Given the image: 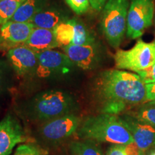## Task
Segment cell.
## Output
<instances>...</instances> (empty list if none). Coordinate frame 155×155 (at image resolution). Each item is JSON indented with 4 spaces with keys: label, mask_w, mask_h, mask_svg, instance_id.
Wrapping results in <instances>:
<instances>
[{
    "label": "cell",
    "mask_w": 155,
    "mask_h": 155,
    "mask_svg": "<svg viewBox=\"0 0 155 155\" xmlns=\"http://www.w3.org/2000/svg\"><path fill=\"white\" fill-rule=\"evenodd\" d=\"M96 91L102 104L117 102L134 106L147 102L145 83L140 75L119 69L101 73L96 81Z\"/></svg>",
    "instance_id": "cell-1"
},
{
    "label": "cell",
    "mask_w": 155,
    "mask_h": 155,
    "mask_svg": "<svg viewBox=\"0 0 155 155\" xmlns=\"http://www.w3.org/2000/svg\"><path fill=\"white\" fill-rule=\"evenodd\" d=\"M78 132L84 140L120 145L134 141L130 131L116 115L101 114L88 117L81 123Z\"/></svg>",
    "instance_id": "cell-2"
},
{
    "label": "cell",
    "mask_w": 155,
    "mask_h": 155,
    "mask_svg": "<svg viewBox=\"0 0 155 155\" xmlns=\"http://www.w3.org/2000/svg\"><path fill=\"white\" fill-rule=\"evenodd\" d=\"M129 0H108L102 9L101 25L110 45L118 48L127 33Z\"/></svg>",
    "instance_id": "cell-3"
},
{
    "label": "cell",
    "mask_w": 155,
    "mask_h": 155,
    "mask_svg": "<svg viewBox=\"0 0 155 155\" xmlns=\"http://www.w3.org/2000/svg\"><path fill=\"white\" fill-rule=\"evenodd\" d=\"M75 104L73 97L66 92L51 90L39 94L32 102V114L42 121L55 119L73 114Z\"/></svg>",
    "instance_id": "cell-4"
},
{
    "label": "cell",
    "mask_w": 155,
    "mask_h": 155,
    "mask_svg": "<svg viewBox=\"0 0 155 155\" xmlns=\"http://www.w3.org/2000/svg\"><path fill=\"white\" fill-rule=\"evenodd\" d=\"M116 68L138 73L155 63V40L147 42L139 40L129 50H118L114 55Z\"/></svg>",
    "instance_id": "cell-5"
},
{
    "label": "cell",
    "mask_w": 155,
    "mask_h": 155,
    "mask_svg": "<svg viewBox=\"0 0 155 155\" xmlns=\"http://www.w3.org/2000/svg\"><path fill=\"white\" fill-rule=\"evenodd\" d=\"M154 17L153 0H131L127 15V35L137 39L152 26Z\"/></svg>",
    "instance_id": "cell-6"
},
{
    "label": "cell",
    "mask_w": 155,
    "mask_h": 155,
    "mask_svg": "<svg viewBox=\"0 0 155 155\" xmlns=\"http://www.w3.org/2000/svg\"><path fill=\"white\" fill-rule=\"evenodd\" d=\"M81 123L79 116L66 114L46 121L40 129V134L48 141H60L76 132Z\"/></svg>",
    "instance_id": "cell-7"
},
{
    "label": "cell",
    "mask_w": 155,
    "mask_h": 155,
    "mask_svg": "<svg viewBox=\"0 0 155 155\" xmlns=\"http://www.w3.org/2000/svg\"><path fill=\"white\" fill-rule=\"evenodd\" d=\"M38 59L36 73L40 78H48L57 74H65L73 63L65 53L53 50L37 53Z\"/></svg>",
    "instance_id": "cell-8"
},
{
    "label": "cell",
    "mask_w": 155,
    "mask_h": 155,
    "mask_svg": "<svg viewBox=\"0 0 155 155\" xmlns=\"http://www.w3.org/2000/svg\"><path fill=\"white\" fill-rule=\"evenodd\" d=\"M32 141L17 118L12 114H7L0 121V155H9L17 144Z\"/></svg>",
    "instance_id": "cell-9"
},
{
    "label": "cell",
    "mask_w": 155,
    "mask_h": 155,
    "mask_svg": "<svg viewBox=\"0 0 155 155\" xmlns=\"http://www.w3.org/2000/svg\"><path fill=\"white\" fill-rule=\"evenodd\" d=\"M63 50L73 65L85 71L94 69L101 59L100 49L96 42L83 45H70L64 48Z\"/></svg>",
    "instance_id": "cell-10"
},
{
    "label": "cell",
    "mask_w": 155,
    "mask_h": 155,
    "mask_svg": "<svg viewBox=\"0 0 155 155\" xmlns=\"http://www.w3.org/2000/svg\"><path fill=\"white\" fill-rule=\"evenodd\" d=\"M34 28L30 22H6L0 28V50H9L22 45Z\"/></svg>",
    "instance_id": "cell-11"
},
{
    "label": "cell",
    "mask_w": 155,
    "mask_h": 155,
    "mask_svg": "<svg viewBox=\"0 0 155 155\" xmlns=\"http://www.w3.org/2000/svg\"><path fill=\"white\" fill-rule=\"evenodd\" d=\"M7 58L17 74L20 76L35 72L38 64L37 53L25 45L8 50Z\"/></svg>",
    "instance_id": "cell-12"
},
{
    "label": "cell",
    "mask_w": 155,
    "mask_h": 155,
    "mask_svg": "<svg viewBox=\"0 0 155 155\" xmlns=\"http://www.w3.org/2000/svg\"><path fill=\"white\" fill-rule=\"evenodd\" d=\"M132 135L134 141L139 148L147 151L155 147V127L129 116L119 117Z\"/></svg>",
    "instance_id": "cell-13"
},
{
    "label": "cell",
    "mask_w": 155,
    "mask_h": 155,
    "mask_svg": "<svg viewBox=\"0 0 155 155\" xmlns=\"http://www.w3.org/2000/svg\"><path fill=\"white\" fill-rule=\"evenodd\" d=\"M65 12L57 7H44L30 19L28 22L35 28L53 30L60 23L68 20Z\"/></svg>",
    "instance_id": "cell-14"
},
{
    "label": "cell",
    "mask_w": 155,
    "mask_h": 155,
    "mask_svg": "<svg viewBox=\"0 0 155 155\" xmlns=\"http://www.w3.org/2000/svg\"><path fill=\"white\" fill-rule=\"evenodd\" d=\"M22 45H25L36 53L58 48L53 30L35 28L28 40Z\"/></svg>",
    "instance_id": "cell-15"
},
{
    "label": "cell",
    "mask_w": 155,
    "mask_h": 155,
    "mask_svg": "<svg viewBox=\"0 0 155 155\" xmlns=\"http://www.w3.org/2000/svg\"><path fill=\"white\" fill-rule=\"evenodd\" d=\"M46 1L47 0H25L10 21L28 22L35 15L46 7Z\"/></svg>",
    "instance_id": "cell-16"
},
{
    "label": "cell",
    "mask_w": 155,
    "mask_h": 155,
    "mask_svg": "<svg viewBox=\"0 0 155 155\" xmlns=\"http://www.w3.org/2000/svg\"><path fill=\"white\" fill-rule=\"evenodd\" d=\"M58 47L63 48L71 45L74 36V19L60 23L53 29Z\"/></svg>",
    "instance_id": "cell-17"
},
{
    "label": "cell",
    "mask_w": 155,
    "mask_h": 155,
    "mask_svg": "<svg viewBox=\"0 0 155 155\" xmlns=\"http://www.w3.org/2000/svg\"><path fill=\"white\" fill-rule=\"evenodd\" d=\"M72 155H102L101 151L94 141H75L71 144Z\"/></svg>",
    "instance_id": "cell-18"
},
{
    "label": "cell",
    "mask_w": 155,
    "mask_h": 155,
    "mask_svg": "<svg viewBox=\"0 0 155 155\" xmlns=\"http://www.w3.org/2000/svg\"><path fill=\"white\" fill-rule=\"evenodd\" d=\"M94 42H96V39L86 25L74 19V36L71 45H83Z\"/></svg>",
    "instance_id": "cell-19"
},
{
    "label": "cell",
    "mask_w": 155,
    "mask_h": 155,
    "mask_svg": "<svg viewBox=\"0 0 155 155\" xmlns=\"http://www.w3.org/2000/svg\"><path fill=\"white\" fill-rule=\"evenodd\" d=\"M25 0H2L0 1V25L9 22Z\"/></svg>",
    "instance_id": "cell-20"
},
{
    "label": "cell",
    "mask_w": 155,
    "mask_h": 155,
    "mask_svg": "<svg viewBox=\"0 0 155 155\" xmlns=\"http://www.w3.org/2000/svg\"><path fill=\"white\" fill-rule=\"evenodd\" d=\"M133 117L155 127V102H148L141 106Z\"/></svg>",
    "instance_id": "cell-21"
},
{
    "label": "cell",
    "mask_w": 155,
    "mask_h": 155,
    "mask_svg": "<svg viewBox=\"0 0 155 155\" xmlns=\"http://www.w3.org/2000/svg\"><path fill=\"white\" fill-rule=\"evenodd\" d=\"M48 151L32 142L19 145L15 152V155H48Z\"/></svg>",
    "instance_id": "cell-22"
},
{
    "label": "cell",
    "mask_w": 155,
    "mask_h": 155,
    "mask_svg": "<svg viewBox=\"0 0 155 155\" xmlns=\"http://www.w3.org/2000/svg\"><path fill=\"white\" fill-rule=\"evenodd\" d=\"M69 7L77 15L86 12L91 7L90 0H65Z\"/></svg>",
    "instance_id": "cell-23"
},
{
    "label": "cell",
    "mask_w": 155,
    "mask_h": 155,
    "mask_svg": "<svg viewBox=\"0 0 155 155\" xmlns=\"http://www.w3.org/2000/svg\"><path fill=\"white\" fill-rule=\"evenodd\" d=\"M140 75L145 84L155 82V63L152 66L137 73Z\"/></svg>",
    "instance_id": "cell-24"
},
{
    "label": "cell",
    "mask_w": 155,
    "mask_h": 155,
    "mask_svg": "<svg viewBox=\"0 0 155 155\" xmlns=\"http://www.w3.org/2000/svg\"><path fill=\"white\" fill-rule=\"evenodd\" d=\"M126 155H145L146 151H144L137 146L134 141L124 146Z\"/></svg>",
    "instance_id": "cell-25"
},
{
    "label": "cell",
    "mask_w": 155,
    "mask_h": 155,
    "mask_svg": "<svg viewBox=\"0 0 155 155\" xmlns=\"http://www.w3.org/2000/svg\"><path fill=\"white\" fill-rule=\"evenodd\" d=\"M146 99L147 102H155V82L146 83Z\"/></svg>",
    "instance_id": "cell-26"
},
{
    "label": "cell",
    "mask_w": 155,
    "mask_h": 155,
    "mask_svg": "<svg viewBox=\"0 0 155 155\" xmlns=\"http://www.w3.org/2000/svg\"><path fill=\"white\" fill-rule=\"evenodd\" d=\"M124 146V145L113 144L108 149L106 155H126Z\"/></svg>",
    "instance_id": "cell-27"
},
{
    "label": "cell",
    "mask_w": 155,
    "mask_h": 155,
    "mask_svg": "<svg viewBox=\"0 0 155 155\" xmlns=\"http://www.w3.org/2000/svg\"><path fill=\"white\" fill-rule=\"evenodd\" d=\"M108 0H90L91 7L97 12L102 10Z\"/></svg>",
    "instance_id": "cell-28"
},
{
    "label": "cell",
    "mask_w": 155,
    "mask_h": 155,
    "mask_svg": "<svg viewBox=\"0 0 155 155\" xmlns=\"http://www.w3.org/2000/svg\"><path fill=\"white\" fill-rule=\"evenodd\" d=\"M2 77L1 73H0V89L2 88Z\"/></svg>",
    "instance_id": "cell-29"
},
{
    "label": "cell",
    "mask_w": 155,
    "mask_h": 155,
    "mask_svg": "<svg viewBox=\"0 0 155 155\" xmlns=\"http://www.w3.org/2000/svg\"><path fill=\"white\" fill-rule=\"evenodd\" d=\"M150 155H155V150H153L152 152L150 153Z\"/></svg>",
    "instance_id": "cell-30"
},
{
    "label": "cell",
    "mask_w": 155,
    "mask_h": 155,
    "mask_svg": "<svg viewBox=\"0 0 155 155\" xmlns=\"http://www.w3.org/2000/svg\"><path fill=\"white\" fill-rule=\"evenodd\" d=\"M154 25H155V15H154Z\"/></svg>",
    "instance_id": "cell-31"
},
{
    "label": "cell",
    "mask_w": 155,
    "mask_h": 155,
    "mask_svg": "<svg viewBox=\"0 0 155 155\" xmlns=\"http://www.w3.org/2000/svg\"><path fill=\"white\" fill-rule=\"evenodd\" d=\"M0 1H2V0H0Z\"/></svg>",
    "instance_id": "cell-32"
}]
</instances>
